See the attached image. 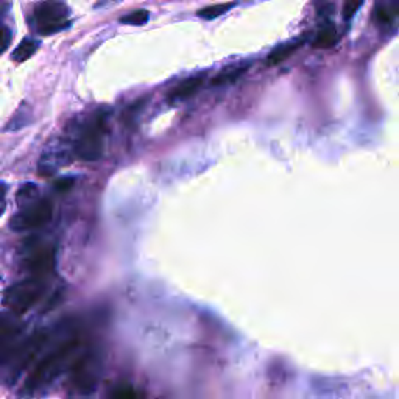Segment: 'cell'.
<instances>
[{
    "mask_svg": "<svg viewBox=\"0 0 399 399\" xmlns=\"http://www.w3.org/2000/svg\"><path fill=\"white\" fill-rule=\"evenodd\" d=\"M71 377L73 387L81 395H89L96 390L100 376V359L96 353L87 351V353L77 357L72 363Z\"/></svg>",
    "mask_w": 399,
    "mask_h": 399,
    "instance_id": "5b68a950",
    "label": "cell"
},
{
    "mask_svg": "<svg viewBox=\"0 0 399 399\" xmlns=\"http://www.w3.org/2000/svg\"><path fill=\"white\" fill-rule=\"evenodd\" d=\"M233 3H225V5H211V6H206V8H203L198 11V16L206 19V20H211L222 16L223 13H226L229 8H231Z\"/></svg>",
    "mask_w": 399,
    "mask_h": 399,
    "instance_id": "e0dca14e",
    "label": "cell"
},
{
    "mask_svg": "<svg viewBox=\"0 0 399 399\" xmlns=\"http://www.w3.org/2000/svg\"><path fill=\"white\" fill-rule=\"evenodd\" d=\"M67 17H69V10L61 0H45V2H41L35 10L36 27L43 35H52V33L66 29L69 25Z\"/></svg>",
    "mask_w": 399,
    "mask_h": 399,
    "instance_id": "52a82bcc",
    "label": "cell"
},
{
    "mask_svg": "<svg viewBox=\"0 0 399 399\" xmlns=\"http://www.w3.org/2000/svg\"><path fill=\"white\" fill-rule=\"evenodd\" d=\"M80 344V337L75 335L59 343L55 349L50 351L49 354H45L35 365V368L31 370V373L25 379L22 393L27 396H33L55 382L57 377L69 365V361H72L73 356L77 354Z\"/></svg>",
    "mask_w": 399,
    "mask_h": 399,
    "instance_id": "6da1fadb",
    "label": "cell"
},
{
    "mask_svg": "<svg viewBox=\"0 0 399 399\" xmlns=\"http://www.w3.org/2000/svg\"><path fill=\"white\" fill-rule=\"evenodd\" d=\"M248 64H242V66H233L228 67V69L219 72L211 81L212 86H225V85H233L238 81L242 75H245V72L248 71Z\"/></svg>",
    "mask_w": 399,
    "mask_h": 399,
    "instance_id": "4fadbf2b",
    "label": "cell"
},
{
    "mask_svg": "<svg viewBox=\"0 0 399 399\" xmlns=\"http://www.w3.org/2000/svg\"><path fill=\"white\" fill-rule=\"evenodd\" d=\"M106 399H140L130 384H117L108 393Z\"/></svg>",
    "mask_w": 399,
    "mask_h": 399,
    "instance_id": "2e32d148",
    "label": "cell"
},
{
    "mask_svg": "<svg viewBox=\"0 0 399 399\" xmlns=\"http://www.w3.org/2000/svg\"><path fill=\"white\" fill-rule=\"evenodd\" d=\"M38 50V43L35 39H24L22 43H20L15 52H13V59L17 61V63H22V61L25 59H29L33 53H35Z\"/></svg>",
    "mask_w": 399,
    "mask_h": 399,
    "instance_id": "9a60e30c",
    "label": "cell"
},
{
    "mask_svg": "<svg viewBox=\"0 0 399 399\" xmlns=\"http://www.w3.org/2000/svg\"><path fill=\"white\" fill-rule=\"evenodd\" d=\"M25 267L35 278H41L50 273L55 267V249L53 247H36L33 248L25 259Z\"/></svg>",
    "mask_w": 399,
    "mask_h": 399,
    "instance_id": "ba28073f",
    "label": "cell"
},
{
    "mask_svg": "<svg viewBox=\"0 0 399 399\" xmlns=\"http://www.w3.org/2000/svg\"><path fill=\"white\" fill-rule=\"evenodd\" d=\"M339 41V35H337V30L334 25H326L317 33L315 39L312 41V45L315 49H331V47L337 44Z\"/></svg>",
    "mask_w": 399,
    "mask_h": 399,
    "instance_id": "5bb4252c",
    "label": "cell"
},
{
    "mask_svg": "<svg viewBox=\"0 0 399 399\" xmlns=\"http://www.w3.org/2000/svg\"><path fill=\"white\" fill-rule=\"evenodd\" d=\"M38 195V187L35 186V184H25L24 187H20L19 191H17V203L19 205H24V206H27V205H30V200L33 198V197H36Z\"/></svg>",
    "mask_w": 399,
    "mask_h": 399,
    "instance_id": "d6986e66",
    "label": "cell"
},
{
    "mask_svg": "<svg viewBox=\"0 0 399 399\" xmlns=\"http://www.w3.org/2000/svg\"><path fill=\"white\" fill-rule=\"evenodd\" d=\"M203 81H205V75H195L182 81L175 89L171 92L168 96V100L171 101H180V100H186L189 97H192L195 92H197L200 87L203 86Z\"/></svg>",
    "mask_w": 399,
    "mask_h": 399,
    "instance_id": "8fae6325",
    "label": "cell"
},
{
    "mask_svg": "<svg viewBox=\"0 0 399 399\" xmlns=\"http://www.w3.org/2000/svg\"><path fill=\"white\" fill-rule=\"evenodd\" d=\"M363 0H344V6H343V17L344 20H351L354 17V15L362 6Z\"/></svg>",
    "mask_w": 399,
    "mask_h": 399,
    "instance_id": "ffe728a7",
    "label": "cell"
},
{
    "mask_svg": "<svg viewBox=\"0 0 399 399\" xmlns=\"http://www.w3.org/2000/svg\"><path fill=\"white\" fill-rule=\"evenodd\" d=\"M61 301H64V293H61V292H55V293H53V296H52V300L47 301L45 307H44V312H47V310H49V309L57 307Z\"/></svg>",
    "mask_w": 399,
    "mask_h": 399,
    "instance_id": "44dd1931",
    "label": "cell"
},
{
    "mask_svg": "<svg viewBox=\"0 0 399 399\" xmlns=\"http://www.w3.org/2000/svg\"><path fill=\"white\" fill-rule=\"evenodd\" d=\"M67 157H69V152H67L64 142H58V144H50L49 142V145H47L43 157L39 159V173L43 175V177H50V175L58 171V167L69 162V158Z\"/></svg>",
    "mask_w": 399,
    "mask_h": 399,
    "instance_id": "9c48e42d",
    "label": "cell"
},
{
    "mask_svg": "<svg viewBox=\"0 0 399 399\" xmlns=\"http://www.w3.org/2000/svg\"><path fill=\"white\" fill-rule=\"evenodd\" d=\"M105 133H106V116L99 113L83 130L80 131L78 138L73 145L75 154L83 161H97L103 154L105 147Z\"/></svg>",
    "mask_w": 399,
    "mask_h": 399,
    "instance_id": "277c9868",
    "label": "cell"
},
{
    "mask_svg": "<svg viewBox=\"0 0 399 399\" xmlns=\"http://www.w3.org/2000/svg\"><path fill=\"white\" fill-rule=\"evenodd\" d=\"M50 340L49 329H38L31 335L27 337L24 342L15 344L8 356L3 359V363L8 365V376L10 382L15 384L19 376L24 373L25 368L36 359V356L43 351L47 343Z\"/></svg>",
    "mask_w": 399,
    "mask_h": 399,
    "instance_id": "7a4b0ae2",
    "label": "cell"
},
{
    "mask_svg": "<svg viewBox=\"0 0 399 399\" xmlns=\"http://www.w3.org/2000/svg\"><path fill=\"white\" fill-rule=\"evenodd\" d=\"M304 44V39H296L292 41V43H286L281 44L280 47H276L273 52H270V55L267 57V66H276L281 64L282 61H286L287 58H290L293 53L300 49V47Z\"/></svg>",
    "mask_w": 399,
    "mask_h": 399,
    "instance_id": "7c38bea8",
    "label": "cell"
},
{
    "mask_svg": "<svg viewBox=\"0 0 399 399\" xmlns=\"http://www.w3.org/2000/svg\"><path fill=\"white\" fill-rule=\"evenodd\" d=\"M22 333L20 323L13 321L10 317H3L0 321V349H2V361L8 356L10 351L15 348V340Z\"/></svg>",
    "mask_w": 399,
    "mask_h": 399,
    "instance_id": "30bf717a",
    "label": "cell"
},
{
    "mask_svg": "<svg viewBox=\"0 0 399 399\" xmlns=\"http://www.w3.org/2000/svg\"><path fill=\"white\" fill-rule=\"evenodd\" d=\"M45 284L39 278L24 280L5 290L3 304L15 315H24L43 298Z\"/></svg>",
    "mask_w": 399,
    "mask_h": 399,
    "instance_id": "3957f363",
    "label": "cell"
},
{
    "mask_svg": "<svg viewBox=\"0 0 399 399\" xmlns=\"http://www.w3.org/2000/svg\"><path fill=\"white\" fill-rule=\"evenodd\" d=\"M2 30H3V31H2V35H3V38H2V44H3V50H6V49H8V45H10L11 31H10L8 27H5V25H3V29H2Z\"/></svg>",
    "mask_w": 399,
    "mask_h": 399,
    "instance_id": "7402d4cb",
    "label": "cell"
},
{
    "mask_svg": "<svg viewBox=\"0 0 399 399\" xmlns=\"http://www.w3.org/2000/svg\"><path fill=\"white\" fill-rule=\"evenodd\" d=\"M72 186V181L71 180H61L57 182V189L58 191H66V189H69Z\"/></svg>",
    "mask_w": 399,
    "mask_h": 399,
    "instance_id": "603a6c76",
    "label": "cell"
},
{
    "mask_svg": "<svg viewBox=\"0 0 399 399\" xmlns=\"http://www.w3.org/2000/svg\"><path fill=\"white\" fill-rule=\"evenodd\" d=\"M148 11L145 10H138L134 13H130V15H126L120 19L122 24H126V25H144L147 20H148Z\"/></svg>",
    "mask_w": 399,
    "mask_h": 399,
    "instance_id": "ac0fdd59",
    "label": "cell"
},
{
    "mask_svg": "<svg viewBox=\"0 0 399 399\" xmlns=\"http://www.w3.org/2000/svg\"><path fill=\"white\" fill-rule=\"evenodd\" d=\"M390 3L396 10V13H399V0H390Z\"/></svg>",
    "mask_w": 399,
    "mask_h": 399,
    "instance_id": "cb8c5ba5",
    "label": "cell"
},
{
    "mask_svg": "<svg viewBox=\"0 0 399 399\" xmlns=\"http://www.w3.org/2000/svg\"><path fill=\"white\" fill-rule=\"evenodd\" d=\"M53 205L49 200H39L33 205L22 206L17 214L13 215L10 228L16 233L31 231V229L43 228L52 220Z\"/></svg>",
    "mask_w": 399,
    "mask_h": 399,
    "instance_id": "8992f818",
    "label": "cell"
}]
</instances>
